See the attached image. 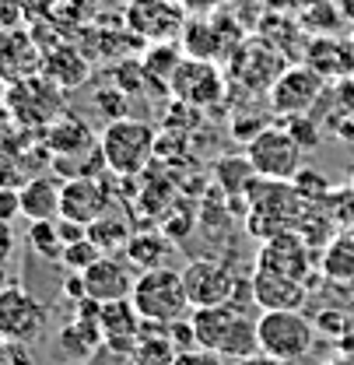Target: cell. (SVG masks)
Wrapping results in <instances>:
<instances>
[{
    "mask_svg": "<svg viewBox=\"0 0 354 365\" xmlns=\"http://www.w3.org/2000/svg\"><path fill=\"white\" fill-rule=\"evenodd\" d=\"M309 67L319 71L326 81H340L354 74V46L340 43L333 36H323L309 46Z\"/></svg>",
    "mask_w": 354,
    "mask_h": 365,
    "instance_id": "cell-20",
    "label": "cell"
},
{
    "mask_svg": "<svg viewBox=\"0 0 354 365\" xmlns=\"http://www.w3.org/2000/svg\"><path fill=\"white\" fill-rule=\"evenodd\" d=\"M214 182H218V190L228 200H239V197L253 193V186L260 182V173H256V165L249 162L246 151L242 155H224L214 165Z\"/></svg>",
    "mask_w": 354,
    "mask_h": 365,
    "instance_id": "cell-21",
    "label": "cell"
},
{
    "mask_svg": "<svg viewBox=\"0 0 354 365\" xmlns=\"http://www.w3.org/2000/svg\"><path fill=\"white\" fill-rule=\"evenodd\" d=\"M312 246L291 228V232H277L270 235L256 257V267L260 271H274V274H288V277H298L306 281L312 271Z\"/></svg>",
    "mask_w": 354,
    "mask_h": 365,
    "instance_id": "cell-13",
    "label": "cell"
},
{
    "mask_svg": "<svg viewBox=\"0 0 354 365\" xmlns=\"http://www.w3.org/2000/svg\"><path fill=\"white\" fill-rule=\"evenodd\" d=\"M98 148H102L105 169L113 176L130 180V176H140L158 158V130L144 120L120 116L105 123V130L98 134Z\"/></svg>",
    "mask_w": 354,
    "mask_h": 365,
    "instance_id": "cell-2",
    "label": "cell"
},
{
    "mask_svg": "<svg viewBox=\"0 0 354 365\" xmlns=\"http://www.w3.org/2000/svg\"><path fill=\"white\" fill-rule=\"evenodd\" d=\"M323 274L337 284H354V235H333L323 250Z\"/></svg>",
    "mask_w": 354,
    "mask_h": 365,
    "instance_id": "cell-26",
    "label": "cell"
},
{
    "mask_svg": "<svg viewBox=\"0 0 354 365\" xmlns=\"http://www.w3.org/2000/svg\"><path fill=\"white\" fill-rule=\"evenodd\" d=\"M333 98H337V109H340V113H354V74H351V78H340V81H337Z\"/></svg>",
    "mask_w": 354,
    "mask_h": 365,
    "instance_id": "cell-39",
    "label": "cell"
},
{
    "mask_svg": "<svg viewBox=\"0 0 354 365\" xmlns=\"http://www.w3.org/2000/svg\"><path fill=\"white\" fill-rule=\"evenodd\" d=\"M43 74L56 85V88L71 91V88H81L85 81H88V56L81 53V49H74V46H56V49H49L43 60Z\"/></svg>",
    "mask_w": 354,
    "mask_h": 365,
    "instance_id": "cell-19",
    "label": "cell"
},
{
    "mask_svg": "<svg viewBox=\"0 0 354 365\" xmlns=\"http://www.w3.org/2000/svg\"><path fill=\"white\" fill-rule=\"evenodd\" d=\"M60 186L63 182L49 180V176H36L28 180L21 190V215L28 222H49V218H60Z\"/></svg>",
    "mask_w": 354,
    "mask_h": 365,
    "instance_id": "cell-22",
    "label": "cell"
},
{
    "mask_svg": "<svg viewBox=\"0 0 354 365\" xmlns=\"http://www.w3.org/2000/svg\"><path fill=\"white\" fill-rule=\"evenodd\" d=\"M7 288V274H4V267H0V292Z\"/></svg>",
    "mask_w": 354,
    "mask_h": 365,
    "instance_id": "cell-45",
    "label": "cell"
},
{
    "mask_svg": "<svg viewBox=\"0 0 354 365\" xmlns=\"http://www.w3.org/2000/svg\"><path fill=\"white\" fill-rule=\"evenodd\" d=\"M330 130L340 137L344 144H354V113H340V116L330 123Z\"/></svg>",
    "mask_w": 354,
    "mask_h": 365,
    "instance_id": "cell-41",
    "label": "cell"
},
{
    "mask_svg": "<svg viewBox=\"0 0 354 365\" xmlns=\"http://www.w3.org/2000/svg\"><path fill=\"white\" fill-rule=\"evenodd\" d=\"M63 299L67 302H81L85 295H88V288H85V274H74V271H67V281H63Z\"/></svg>",
    "mask_w": 354,
    "mask_h": 365,
    "instance_id": "cell-40",
    "label": "cell"
},
{
    "mask_svg": "<svg viewBox=\"0 0 354 365\" xmlns=\"http://www.w3.org/2000/svg\"><path fill=\"white\" fill-rule=\"evenodd\" d=\"M182 284H186V295H189V306L193 309H204V306H224L235 299L239 292V277L235 271L222 264V260H211V257H200V260H189L182 267Z\"/></svg>",
    "mask_w": 354,
    "mask_h": 365,
    "instance_id": "cell-8",
    "label": "cell"
},
{
    "mask_svg": "<svg viewBox=\"0 0 354 365\" xmlns=\"http://www.w3.org/2000/svg\"><path fill=\"white\" fill-rule=\"evenodd\" d=\"M21 215V190L0 186V222H14Z\"/></svg>",
    "mask_w": 354,
    "mask_h": 365,
    "instance_id": "cell-38",
    "label": "cell"
},
{
    "mask_svg": "<svg viewBox=\"0 0 354 365\" xmlns=\"http://www.w3.org/2000/svg\"><path fill=\"white\" fill-rule=\"evenodd\" d=\"M81 365H137L133 362V355H127V351H120V348H113V344H98L95 348V355H88Z\"/></svg>",
    "mask_w": 354,
    "mask_h": 365,
    "instance_id": "cell-36",
    "label": "cell"
},
{
    "mask_svg": "<svg viewBox=\"0 0 354 365\" xmlns=\"http://www.w3.org/2000/svg\"><path fill=\"white\" fill-rule=\"evenodd\" d=\"M323 85H326V78L319 71H312L309 63L284 67L274 78V85H270V109L281 120L309 116L312 109L319 106V98H323Z\"/></svg>",
    "mask_w": 354,
    "mask_h": 365,
    "instance_id": "cell-6",
    "label": "cell"
},
{
    "mask_svg": "<svg viewBox=\"0 0 354 365\" xmlns=\"http://www.w3.org/2000/svg\"><path fill=\"white\" fill-rule=\"evenodd\" d=\"M130 299L147 323H176L193 313L186 284H182V271H172V267L140 271Z\"/></svg>",
    "mask_w": 354,
    "mask_h": 365,
    "instance_id": "cell-3",
    "label": "cell"
},
{
    "mask_svg": "<svg viewBox=\"0 0 354 365\" xmlns=\"http://www.w3.org/2000/svg\"><path fill=\"white\" fill-rule=\"evenodd\" d=\"M253 302L256 309L274 313V309H302L309 302V288L306 281L298 277H288V274H274V271H253Z\"/></svg>",
    "mask_w": 354,
    "mask_h": 365,
    "instance_id": "cell-16",
    "label": "cell"
},
{
    "mask_svg": "<svg viewBox=\"0 0 354 365\" xmlns=\"http://www.w3.org/2000/svg\"><path fill=\"white\" fill-rule=\"evenodd\" d=\"M127 106H130V95H127V91H120L116 85H105V88L95 91V109H98V113H105L109 120L127 116Z\"/></svg>",
    "mask_w": 354,
    "mask_h": 365,
    "instance_id": "cell-33",
    "label": "cell"
},
{
    "mask_svg": "<svg viewBox=\"0 0 354 365\" xmlns=\"http://www.w3.org/2000/svg\"><path fill=\"white\" fill-rule=\"evenodd\" d=\"M127 25L147 43H169L172 36H182L186 14L172 0H133L127 11Z\"/></svg>",
    "mask_w": 354,
    "mask_h": 365,
    "instance_id": "cell-10",
    "label": "cell"
},
{
    "mask_svg": "<svg viewBox=\"0 0 354 365\" xmlns=\"http://www.w3.org/2000/svg\"><path fill=\"white\" fill-rule=\"evenodd\" d=\"M246 155L249 162L256 165L260 180H274V182H291L302 169V148L298 140L284 130V123H274V127H260L256 134L246 140Z\"/></svg>",
    "mask_w": 354,
    "mask_h": 365,
    "instance_id": "cell-5",
    "label": "cell"
},
{
    "mask_svg": "<svg viewBox=\"0 0 354 365\" xmlns=\"http://www.w3.org/2000/svg\"><path fill=\"white\" fill-rule=\"evenodd\" d=\"M172 365H228V359L211 348H189V351H179Z\"/></svg>",
    "mask_w": 354,
    "mask_h": 365,
    "instance_id": "cell-37",
    "label": "cell"
},
{
    "mask_svg": "<svg viewBox=\"0 0 354 365\" xmlns=\"http://www.w3.org/2000/svg\"><path fill=\"white\" fill-rule=\"evenodd\" d=\"M182 53L193 56V60H214L218 56V29L211 25H197V21H186L182 29Z\"/></svg>",
    "mask_w": 354,
    "mask_h": 365,
    "instance_id": "cell-29",
    "label": "cell"
},
{
    "mask_svg": "<svg viewBox=\"0 0 354 365\" xmlns=\"http://www.w3.org/2000/svg\"><path fill=\"white\" fill-rule=\"evenodd\" d=\"M172 253V242L158 232V228H144V232H133L123 257L130 260V267L137 271H155V267H165V257Z\"/></svg>",
    "mask_w": 354,
    "mask_h": 365,
    "instance_id": "cell-25",
    "label": "cell"
},
{
    "mask_svg": "<svg viewBox=\"0 0 354 365\" xmlns=\"http://www.w3.org/2000/svg\"><path fill=\"white\" fill-rule=\"evenodd\" d=\"M133 284H137V274H133L130 260L116 257V253H105L85 271V288H88L91 299L98 302H116V299H130Z\"/></svg>",
    "mask_w": 354,
    "mask_h": 365,
    "instance_id": "cell-15",
    "label": "cell"
},
{
    "mask_svg": "<svg viewBox=\"0 0 354 365\" xmlns=\"http://www.w3.org/2000/svg\"><path fill=\"white\" fill-rule=\"evenodd\" d=\"M351 186H354V176H351Z\"/></svg>",
    "mask_w": 354,
    "mask_h": 365,
    "instance_id": "cell-46",
    "label": "cell"
},
{
    "mask_svg": "<svg viewBox=\"0 0 354 365\" xmlns=\"http://www.w3.org/2000/svg\"><path fill=\"white\" fill-rule=\"evenodd\" d=\"M11 253H14V228L11 222H0V267L11 260Z\"/></svg>",
    "mask_w": 354,
    "mask_h": 365,
    "instance_id": "cell-42",
    "label": "cell"
},
{
    "mask_svg": "<svg viewBox=\"0 0 354 365\" xmlns=\"http://www.w3.org/2000/svg\"><path fill=\"white\" fill-rule=\"evenodd\" d=\"M46 144L53 151V162H81L98 151V140L88 130V123H81L78 116H60L49 123Z\"/></svg>",
    "mask_w": 354,
    "mask_h": 365,
    "instance_id": "cell-17",
    "label": "cell"
},
{
    "mask_svg": "<svg viewBox=\"0 0 354 365\" xmlns=\"http://www.w3.org/2000/svg\"><path fill=\"white\" fill-rule=\"evenodd\" d=\"M144 327V317L137 313L133 299H116V302H102V313H98V330H102V341L133 355V344H137V334Z\"/></svg>",
    "mask_w": 354,
    "mask_h": 365,
    "instance_id": "cell-18",
    "label": "cell"
},
{
    "mask_svg": "<svg viewBox=\"0 0 354 365\" xmlns=\"http://www.w3.org/2000/svg\"><path fill=\"white\" fill-rule=\"evenodd\" d=\"M284 130L298 140V148H302V151L316 148V144H319V137H323L319 123H312V113L309 116H291V120H284Z\"/></svg>",
    "mask_w": 354,
    "mask_h": 365,
    "instance_id": "cell-34",
    "label": "cell"
},
{
    "mask_svg": "<svg viewBox=\"0 0 354 365\" xmlns=\"http://www.w3.org/2000/svg\"><path fill=\"white\" fill-rule=\"evenodd\" d=\"M169 88L176 91V98L189 109H207L224 95V85L218 78V71L211 67V60H193V56H186L179 63Z\"/></svg>",
    "mask_w": 354,
    "mask_h": 365,
    "instance_id": "cell-12",
    "label": "cell"
},
{
    "mask_svg": "<svg viewBox=\"0 0 354 365\" xmlns=\"http://www.w3.org/2000/svg\"><path fill=\"white\" fill-rule=\"evenodd\" d=\"M182 60H186V56H182V46L151 43V53H147L140 63H144V71H147V81H155V85H162V81H165V85H169Z\"/></svg>",
    "mask_w": 354,
    "mask_h": 365,
    "instance_id": "cell-28",
    "label": "cell"
},
{
    "mask_svg": "<svg viewBox=\"0 0 354 365\" xmlns=\"http://www.w3.org/2000/svg\"><path fill=\"white\" fill-rule=\"evenodd\" d=\"M179 355V348L169 337V323H147L140 327L137 334V344H133V362L137 365H172Z\"/></svg>",
    "mask_w": 354,
    "mask_h": 365,
    "instance_id": "cell-23",
    "label": "cell"
},
{
    "mask_svg": "<svg viewBox=\"0 0 354 365\" xmlns=\"http://www.w3.org/2000/svg\"><path fill=\"white\" fill-rule=\"evenodd\" d=\"M351 46H354V36H351Z\"/></svg>",
    "mask_w": 354,
    "mask_h": 365,
    "instance_id": "cell-47",
    "label": "cell"
},
{
    "mask_svg": "<svg viewBox=\"0 0 354 365\" xmlns=\"http://www.w3.org/2000/svg\"><path fill=\"white\" fill-rule=\"evenodd\" d=\"M235 365H284V362H277V359H270L264 351H256V355H249V359H239Z\"/></svg>",
    "mask_w": 354,
    "mask_h": 365,
    "instance_id": "cell-43",
    "label": "cell"
},
{
    "mask_svg": "<svg viewBox=\"0 0 354 365\" xmlns=\"http://www.w3.org/2000/svg\"><path fill=\"white\" fill-rule=\"evenodd\" d=\"M43 60H46V53L39 49L32 32H25V29L0 32V78L7 85L43 74Z\"/></svg>",
    "mask_w": 354,
    "mask_h": 365,
    "instance_id": "cell-14",
    "label": "cell"
},
{
    "mask_svg": "<svg viewBox=\"0 0 354 365\" xmlns=\"http://www.w3.org/2000/svg\"><path fill=\"white\" fill-rule=\"evenodd\" d=\"M60 91L46 74H36V78H25V81H14L11 85V95H7V106L18 120L25 123H36V127H49L53 120H60Z\"/></svg>",
    "mask_w": 354,
    "mask_h": 365,
    "instance_id": "cell-9",
    "label": "cell"
},
{
    "mask_svg": "<svg viewBox=\"0 0 354 365\" xmlns=\"http://www.w3.org/2000/svg\"><path fill=\"white\" fill-rule=\"evenodd\" d=\"M98 257H105L95 242H91L88 235L85 239H78V242H71V246H63V257H60V264L67 267V271H74V274H85L98 260Z\"/></svg>",
    "mask_w": 354,
    "mask_h": 365,
    "instance_id": "cell-31",
    "label": "cell"
},
{
    "mask_svg": "<svg viewBox=\"0 0 354 365\" xmlns=\"http://www.w3.org/2000/svg\"><path fill=\"white\" fill-rule=\"evenodd\" d=\"M189 319H193V330H197L200 348H211V351H218V355L231 359V362L249 359V355L260 351L256 319L249 317L242 306H235V302L193 309Z\"/></svg>",
    "mask_w": 354,
    "mask_h": 365,
    "instance_id": "cell-1",
    "label": "cell"
},
{
    "mask_svg": "<svg viewBox=\"0 0 354 365\" xmlns=\"http://www.w3.org/2000/svg\"><path fill=\"white\" fill-rule=\"evenodd\" d=\"M291 186H295V193L302 200H323V197H330V180L323 173H316V169H298V176L291 180Z\"/></svg>",
    "mask_w": 354,
    "mask_h": 365,
    "instance_id": "cell-32",
    "label": "cell"
},
{
    "mask_svg": "<svg viewBox=\"0 0 354 365\" xmlns=\"http://www.w3.org/2000/svg\"><path fill=\"white\" fill-rule=\"evenodd\" d=\"M109 186L98 176H74L60 186V218H71L78 225H91L98 222L109 207Z\"/></svg>",
    "mask_w": 354,
    "mask_h": 365,
    "instance_id": "cell-11",
    "label": "cell"
},
{
    "mask_svg": "<svg viewBox=\"0 0 354 365\" xmlns=\"http://www.w3.org/2000/svg\"><path fill=\"white\" fill-rule=\"evenodd\" d=\"M28 246H32L39 257H46V260H60V257H63V239H60L56 218L32 222V225H28Z\"/></svg>",
    "mask_w": 354,
    "mask_h": 365,
    "instance_id": "cell-30",
    "label": "cell"
},
{
    "mask_svg": "<svg viewBox=\"0 0 354 365\" xmlns=\"http://www.w3.org/2000/svg\"><path fill=\"white\" fill-rule=\"evenodd\" d=\"M337 14H340L348 25H354V0H337Z\"/></svg>",
    "mask_w": 354,
    "mask_h": 365,
    "instance_id": "cell-44",
    "label": "cell"
},
{
    "mask_svg": "<svg viewBox=\"0 0 354 365\" xmlns=\"http://www.w3.org/2000/svg\"><path fill=\"white\" fill-rule=\"evenodd\" d=\"M130 235H133V228L127 225V218H120V215H113V211H105L98 222L88 225V239L102 253H123L127 242H130Z\"/></svg>",
    "mask_w": 354,
    "mask_h": 365,
    "instance_id": "cell-27",
    "label": "cell"
},
{
    "mask_svg": "<svg viewBox=\"0 0 354 365\" xmlns=\"http://www.w3.org/2000/svg\"><path fill=\"white\" fill-rule=\"evenodd\" d=\"M46 330V306L21 284L0 292V337L7 344H28Z\"/></svg>",
    "mask_w": 354,
    "mask_h": 365,
    "instance_id": "cell-7",
    "label": "cell"
},
{
    "mask_svg": "<svg viewBox=\"0 0 354 365\" xmlns=\"http://www.w3.org/2000/svg\"><path fill=\"white\" fill-rule=\"evenodd\" d=\"M28 21V0H0V32L21 29Z\"/></svg>",
    "mask_w": 354,
    "mask_h": 365,
    "instance_id": "cell-35",
    "label": "cell"
},
{
    "mask_svg": "<svg viewBox=\"0 0 354 365\" xmlns=\"http://www.w3.org/2000/svg\"><path fill=\"white\" fill-rule=\"evenodd\" d=\"M102 344V330H98V319H81L74 317L56 337V351L63 359H71L74 365H81L88 355H95V348Z\"/></svg>",
    "mask_w": 354,
    "mask_h": 365,
    "instance_id": "cell-24",
    "label": "cell"
},
{
    "mask_svg": "<svg viewBox=\"0 0 354 365\" xmlns=\"http://www.w3.org/2000/svg\"><path fill=\"white\" fill-rule=\"evenodd\" d=\"M256 330H260V351L284 365L306 359L312 351V344H316V323L302 309L260 313Z\"/></svg>",
    "mask_w": 354,
    "mask_h": 365,
    "instance_id": "cell-4",
    "label": "cell"
}]
</instances>
